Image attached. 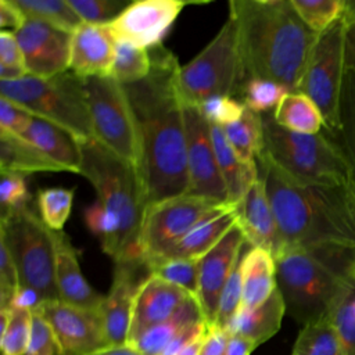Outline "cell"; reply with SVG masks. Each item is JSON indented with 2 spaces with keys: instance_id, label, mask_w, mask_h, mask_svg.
Listing matches in <instances>:
<instances>
[{
  "instance_id": "cell-1",
  "label": "cell",
  "mask_w": 355,
  "mask_h": 355,
  "mask_svg": "<svg viewBox=\"0 0 355 355\" xmlns=\"http://www.w3.org/2000/svg\"><path fill=\"white\" fill-rule=\"evenodd\" d=\"M151 72L123 85L140 144L139 176L146 205L187 194V136L179 92L180 64L162 44L150 50Z\"/></svg>"
},
{
  "instance_id": "cell-2",
  "label": "cell",
  "mask_w": 355,
  "mask_h": 355,
  "mask_svg": "<svg viewBox=\"0 0 355 355\" xmlns=\"http://www.w3.org/2000/svg\"><path fill=\"white\" fill-rule=\"evenodd\" d=\"M244 82L258 78L297 92L318 33L294 10L291 0H232Z\"/></svg>"
},
{
  "instance_id": "cell-3",
  "label": "cell",
  "mask_w": 355,
  "mask_h": 355,
  "mask_svg": "<svg viewBox=\"0 0 355 355\" xmlns=\"http://www.w3.org/2000/svg\"><path fill=\"white\" fill-rule=\"evenodd\" d=\"M259 176L287 248H340L355 252V191L348 186L300 184L262 157Z\"/></svg>"
},
{
  "instance_id": "cell-4",
  "label": "cell",
  "mask_w": 355,
  "mask_h": 355,
  "mask_svg": "<svg viewBox=\"0 0 355 355\" xmlns=\"http://www.w3.org/2000/svg\"><path fill=\"white\" fill-rule=\"evenodd\" d=\"M354 259V251L340 248L284 250L275 261L286 313L302 326L326 318L352 280Z\"/></svg>"
},
{
  "instance_id": "cell-5",
  "label": "cell",
  "mask_w": 355,
  "mask_h": 355,
  "mask_svg": "<svg viewBox=\"0 0 355 355\" xmlns=\"http://www.w3.org/2000/svg\"><path fill=\"white\" fill-rule=\"evenodd\" d=\"M80 150L79 175L87 179L97 200L118 222L114 262H143L139 239L147 205L137 169L96 139L80 140Z\"/></svg>"
},
{
  "instance_id": "cell-6",
  "label": "cell",
  "mask_w": 355,
  "mask_h": 355,
  "mask_svg": "<svg viewBox=\"0 0 355 355\" xmlns=\"http://www.w3.org/2000/svg\"><path fill=\"white\" fill-rule=\"evenodd\" d=\"M263 150L258 157L279 173L300 184L348 186L349 168L345 155L329 132L304 135L276 123L273 114L262 115Z\"/></svg>"
},
{
  "instance_id": "cell-7",
  "label": "cell",
  "mask_w": 355,
  "mask_h": 355,
  "mask_svg": "<svg viewBox=\"0 0 355 355\" xmlns=\"http://www.w3.org/2000/svg\"><path fill=\"white\" fill-rule=\"evenodd\" d=\"M0 97L18 104L33 116L60 125L79 140L96 139L83 79L72 71L47 79L26 75L17 80H0Z\"/></svg>"
},
{
  "instance_id": "cell-8",
  "label": "cell",
  "mask_w": 355,
  "mask_h": 355,
  "mask_svg": "<svg viewBox=\"0 0 355 355\" xmlns=\"http://www.w3.org/2000/svg\"><path fill=\"white\" fill-rule=\"evenodd\" d=\"M0 241L15 263L19 284L37 291L44 302L60 301L55 286V232L46 226L31 204L1 214Z\"/></svg>"
},
{
  "instance_id": "cell-9",
  "label": "cell",
  "mask_w": 355,
  "mask_h": 355,
  "mask_svg": "<svg viewBox=\"0 0 355 355\" xmlns=\"http://www.w3.org/2000/svg\"><path fill=\"white\" fill-rule=\"evenodd\" d=\"M179 92L184 104L198 107L216 96L239 98L244 83L236 21L229 17L216 36L179 71Z\"/></svg>"
},
{
  "instance_id": "cell-10",
  "label": "cell",
  "mask_w": 355,
  "mask_h": 355,
  "mask_svg": "<svg viewBox=\"0 0 355 355\" xmlns=\"http://www.w3.org/2000/svg\"><path fill=\"white\" fill-rule=\"evenodd\" d=\"M83 90L96 140L139 172L137 128L123 85L112 76H92L83 79Z\"/></svg>"
},
{
  "instance_id": "cell-11",
  "label": "cell",
  "mask_w": 355,
  "mask_h": 355,
  "mask_svg": "<svg viewBox=\"0 0 355 355\" xmlns=\"http://www.w3.org/2000/svg\"><path fill=\"white\" fill-rule=\"evenodd\" d=\"M347 29L348 21L344 14L319 33L297 90L318 105L324 121V130L329 133L338 129L341 87L347 68Z\"/></svg>"
},
{
  "instance_id": "cell-12",
  "label": "cell",
  "mask_w": 355,
  "mask_h": 355,
  "mask_svg": "<svg viewBox=\"0 0 355 355\" xmlns=\"http://www.w3.org/2000/svg\"><path fill=\"white\" fill-rule=\"evenodd\" d=\"M225 204L227 202L182 194L147 207L139 239L144 266L162 258L194 226Z\"/></svg>"
},
{
  "instance_id": "cell-13",
  "label": "cell",
  "mask_w": 355,
  "mask_h": 355,
  "mask_svg": "<svg viewBox=\"0 0 355 355\" xmlns=\"http://www.w3.org/2000/svg\"><path fill=\"white\" fill-rule=\"evenodd\" d=\"M35 312L49 323L57 355H92L110 347L101 312L76 308L61 301L44 302Z\"/></svg>"
},
{
  "instance_id": "cell-14",
  "label": "cell",
  "mask_w": 355,
  "mask_h": 355,
  "mask_svg": "<svg viewBox=\"0 0 355 355\" xmlns=\"http://www.w3.org/2000/svg\"><path fill=\"white\" fill-rule=\"evenodd\" d=\"M187 136V194L227 202V191L220 175L211 137V123L198 107L184 104Z\"/></svg>"
},
{
  "instance_id": "cell-15",
  "label": "cell",
  "mask_w": 355,
  "mask_h": 355,
  "mask_svg": "<svg viewBox=\"0 0 355 355\" xmlns=\"http://www.w3.org/2000/svg\"><path fill=\"white\" fill-rule=\"evenodd\" d=\"M186 4L179 0L133 1L107 26L115 40L151 50L162 44Z\"/></svg>"
},
{
  "instance_id": "cell-16",
  "label": "cell",
  "mask_w": 355,
  "mask_h": 355,
  "mask_svg": "<svg viewBox=\"0 0 355 355\" xmlns=\"http://www.w3.org/2000/svg\"><path fill=\"white\" fill-rule=\"evenodd\" d=\"M14 33L28 75L47 79L69 71L72 33L35 19H26Z\"/></svg>"
},
{
  "instance_id": "cell-17",
  "label": "cell",
  "mask_w": 355,
  "mask_h": 355,
  "mask_svg": "<svg viewBox=\"0 0 355 355\" xmlns=\"http://www.w3.org/2000/svg\"><path fill=\"white\" fill-rule=\"evenodd\" d=\"M147 276L148 270L143 262H114L111 287L101 306V318L110 347L128 344L135 298Z\"/></svg>"
},
{
  "instance_id": "cell-18",
  "label": "cell",
  "mask_w": 355,
  "mask_h": 355,
  "mask_svg": "<svg viewBox=\"0 0 355 355\" xmlns=\"http://www.w3.org/2000/svg\"><path fill=\"white\" fill-rule=\"evenodd\" d=\"M245 245L247 241L241 230L234 225L227 234L200 259L197 301L208 324L215 323L220 294Z\"/></svg>"
},
{
  "instance_id": "cell-19",
  "label": "cell",
  "mask_w": 355,
  "mask_h": 355,
  "mask_svg": "<svg viewBox=\"0 0 355 355\" xmlns=\"http://www.w3.org/2000/svg\"><path fill=\"white\" fill-rule=\"evenodd\" d=\"M236 225L248 245L263 248L275 258L286 250L265 189V182L261 176L248 189L240 202L236 204Z\"/></svg>"
},
{
  "instance_id": "cell-20",
  "label": "cell",
  "mask_w": 355,
  "mask_h": 355,
  "mask_svg": "<svg viewBox=\"0 0 355 355\" xmlns=\"http://www.w3.org/2000/svg\"><path fill=\"white\" fill-rule=\"evenodd\" d=\"M190 298L194 297L183 288L148 275L135 298L128 344L133 343L147 329L172 318Z\"/></svg>"
},
{
  "instance_id": "cell-21",
  "label": "cell",
  "mask_w": 355,
  "mask_h": 355,
  "mask_svg": "<svg viewBox=\"0 0 355 355\" xmlns=\"http://www.w3.org/2000/svg\"><path fill=\"white\" fill-rule=\"evenodd\" d=\"M115 55V39L108 26L82 24L71 37L69 71L86 79L110 76Z\"/></svg>"
},
{
  "instance_id": "cell-22",
  "label": "cell",
  "mask_w": 355,
  "mask_h": 355,
  "mask_svg": "<svg viewBox=\"0 0 355 355\" xmlns=\"http://www.w3.org/2000/svg\"><path fill=\"white\" fill-rule=\"evenodd\" d=\"M55 286L61 302L101 312L105 295L86 282L79 266L78 251L64 232H55Z\"/></svg>"
},
{
  "instance_id": "cell-23",
  "label": "cell",
  "mask_w": 355,
  "mask_h": 355,
  "mask_svg": "<svg viewBox=\"0 0 355 355\" xmlns=\"http://www.w3.org/2000/svg\"><path fill=\"white\" fill-rule=\"evenodd\" d=\"M22 137L60 165L64 172L79 173L82 164L80 140L69 130L33 116Z\"/></svg>"
},
{
  "instance_id": "cell-24",
  "label": "cell",
  "mask_w": 355,
  "mask_h": 355,
  "mask_svg": "<svg viewBox=\"0 0 355 355\" xmlns=\"http://www.w3.org/2000/svg\"><path fill=\"white\" fill-rule=\"evenodd\" d=\"M236 205L229 202L222 205L219 209H216L209 216L202 219L197 226H194L159 259H201L227 234V232L236 225Z\"/></svg>"
},
{
  "instance_id": "cell-25",
  "label": "cell",
  "mask_w": 355,
  "mask_h": 355,
  "mask_svg": "<svg viewBox=\"0 0 355 355\" xmlns=\"http://www.w3.org/2000/svg\"><path fill=\"white\" fill-rule=\"evenodd\" d=\"M241 288L243 309L259 306L276 291V261L269 251L247 247L241 263Z\"/></svg>"
},
{
  "instance_id": "cell-26",
  "label": "cell",
  "mask_w": 355,
  "mask_h": 355,
  "mask_svg": "<svg viewBox=\"0 0 355 355\" xmlns=\"http://www.w3.org/2000/svg\"><path fill=\"white\" fill-rule=\"evenodd\" d=\"M211 137L216 154L218 166L226 186L227 202L236 205L259 178L258 165L257 162H243L237 157L220 126L211 125Z\"/></svg>"
},
{
  "instance_id": "cell-27",
  "label": "cell",
  "mask_w": 355,
  "mask_h": 355,
  "mask_svg": "<svg viewBox=\"0 0 355 355\" xmlns=\"http://www.w3.org/2000/svg\"><path fill=\"white\" fill-rule=\"evenodd\" d=\"M284 313V301L280 291L276 288V291L259 306L252 309L240 308L226 329L232 334L243 336L257 345H261L279 331Z\"/></svg>"
},
{
  "instance_id": "cell-28",
  "label": "cell",
  "mask_w": 355,
  "mask_h": 355,
  "mask_svg": "<svg viewBox=\"0 0 355 355\" xmlns=\"http://www.w3.org/2000/svg\"><path fill=\"white\" fill-rule=\"evenodd\" d=\"M0 171L17 173L64 172L36 146L19 135L0 129Z\"/></svg>"
},
{
  "instance_id": "cell-29",
  "label": "cell",
  "mask_w": 355,
  "mask_h": 355,
  "mask_svg": "<svg viewBox=\"0 0 355 355\" xmlns=\"http://www.w3.org/2000/svg\"><path fill=\"white\" fill-rule=\"evenodd\" d=\"M202 320L205 318L198 301L190 298L172 318L147 329L130 345L141 355H161L176 336Z\"/></svg>"
},
{
  "instance_id": "cell-30",
  "label": "cell",
  "mask_w": 355,
  "mask_h": 355,
  "mask_svg": "<svg viewBox=\"0 0 355 355\" xmlns=\"http://www.w3.org/2000/svg\"><path fill=\"white\" fill-rule=\"evenodd\" d=\"M277 125L304 135H315L324 129V121L318 105L304 93H287L272 112Z\"/></svg>"
},
{
  "instance_id": "cell-31",
  "label": "cell",
  "mask_w": 355,
  "mask_h": 355,
  "mask_svg": "<svg viewBox=\"0 0 355 355\" xmlns=\"http://www.w3.org/2000/svg\"><path fill=\"white\" fill-rule=\"evenodd\" d=\"M330 135L336 139L345 155L349 168L351 187L355 191V69L348 65L341 87L338 129Z\"/></svg>"
},
{
  "instance_id": "cell-32",
  "label": "cell",
  "mask_w": 355,
  "mask_h": 355,
  "mask_svg": "<svg viewBox=\"0 0 355 355\" xmlns=\"http://www.w3.org/2000/svg\"><path fill=\"white\" fill-rule=\"evenodd\" d=\"M237 157L247 164L257 162L263 150L262 115L245 107L240 119L222 128Z\"/></svg>"
},
{
  "instance_id": "cell-33",
  "label": "cell",
  "mask_w": 355,
  "mask_h": 355,
  "mask_svg": "<svg viewBox=\"0 0 355 355\" xmlns=\"http://www.w3.org/2000/svg\"><path fill=\"white\" fill-rule=\"evenodd\" d=\"M291 355H347V352L336 326L326 316L301 327Z\"/></svg>"
},
{
  "instance_id": "cell-34",
  "label": "cell",
  "mask_w": 355,
  "mask_h": 355,
  "mask_svg": "<svg viewBox=\"0 0 355 355\" xmlns=\"http://www.w3.org/2000/svg\"><path fill=\"white\" fill-rule=\"evenodd\" d=\"M26 19H35L60 31L73 33L83 21L68 0H12Z\"/></svg>"
},
{
  "instance_id": "cell-35",
  "label": "cell",
  "mask_w": 355,
  "mask_h": 355,
  "mask_svg": "<svg viewBox=\"0 0 355 355\" xmlns=\"http://www.w3.org/2000/svg\"><path fill=\"white\" fill-rule=\"evenodd\" d=\"M33 312L28 309H0L1 355H25L32 336Z\"/></svg>"
},
{
  "instance_id": "cell-36",
  "label": "cell",
  "mask_w": 355,
  "mask_h": 355,
  "mask_svg": "<svg viewBox=\"0 0 355 355\" xmlns=\"http://www.w3.org/2000/svg\"><path fill=\"white\" fill-rule=\"evenodd\" d=\"M150 72V50L128 42L115 40V55L110 76H112L121 85H132L146 79Z\"/></svg>"
},
{
  "instance_id": "cell-37",
  "label": "cell",
  "mask_w": 355,
  "mask_h": 355,
  "mask_svg": "<svg viewBox=\"0 0 355 355\" xmlns=\"http://www.w3.org/2000/svg\"><path fill=\"white\" fill-rule=\"evenodd\" d=\"M198 263L200 259L166 258L146 265L148 275L172 283L197 300L198 295Z\"/></svg>"
},
{
  "instance_id": "cell-38",
  "label": "cell",
  "mask_w": 355,
  "mask_h": 355,
  "mask_svg": "<svg viewBox=\"0 0 355 355\" xmlns=\"http://www.w3.org/2000/svg\"><path fill=\"white\" fill-rule=\"evenodd\" d=\"M75 189L50 187L40 189L36 194L37 209L46 226L54 232H62L72 209Z\"/></svg>"
},
{
  "instance_id": "cell-39",
  "label": "cell",
  "mask_w": 355,
  "mask_h": 355,
  "mask_svg": "<svg viewBox=\"0 0 355 355\" xmlns=\"http://www.w3.org/2000/svg\"><path fill=\"white\" fill-rule=\"evenodd\" d=\"M287 93H290V90L280 83L252 78L243 83L239 93V100L248 110L263 115L273 112Z\"/></svg>"
},
{
  "instance_id": "cell-40",
  "label": "cell",
  "mask_w": 355,
  "mask_h": 355,
  "mask_svg": "<svg viewBox=\"0 0 355 355\" xmlns=\"http://www.w3.org/2000/svg\"><path fill=\"white\" fill-rule=\"evenodd\" d=\"M291 4L304 24L319 35L345 14L347 0H291Z\"/></svg>"
},
{
  "instance_id": "cell-41",
  "label": "cell",
  "mask_w": 355,
  "mask_h": 355,
  "mask_svg": "<svg viewBox=\"0 0 355 355\" xmlns=\"http://www.w3.org/2000/svg\"><path fill=\"white\" fill-rule=\"evenodd\" d=\"M327 318L336 326L347 355H355V282L354 279L334 302Z\"/></svg>"
},
{
  "instance_id": "cell-42",
  "label": "cell",
  "mask_w": 355,
  "mask_h": 355,
  "mask_svg": "<svg viewBox=\"0 0 355 355\" xmlns=\"http://www.w3.org/2000/svg\"><path fill=\"white\" fill-rule=\"evenodd\" d=\"M85 24L105 26L110 25L128 6L122 0H68Z\"/></svg>"
},
{
  "instance_id": "cell-43",
  "label": "cell",
  "mask_w": 355,
  "mask_h": 355,
  "mask_svg": "<svg viewBox=\"0 0 355 355\" xmlns=\"http://www.w3.org/2000/svg\"><path fill=\"white\" fill-rule=\"evenodd\" d=\"M247 247V245H245ZM243 255L244 250L229 277V280L225 284V288L220 294L219 298V305H218V312H216V319L215 323L219 327L226 329L229 323L234 319L237 312L241 308V263H243Z\"/></svg>"
},
{
  "instance_id": "cell-44",
  "label": "cell",
  "mask_w": 355,
  "mask_h": 355,
  "mask_svg": "<svg viewBox=\"0 0 355 355\" xmlns=\"http://www.w3.org/2000/svg\"><path fill=\"white\" fill-rule=\"evenodd\" d=\"M28 75L24 55L15 33L0 32V80H17Z\"/></svg>"
},
{
  "instance_id": "cell-45",
  "label": "cell",
  "mask_w": 355,
  "mask_h": 355,
  "mask_svg": "<svg viewBox=\"0 0 355 355\" xmlns=\"http://www.w3.org/2000/svg\"><path fill=\"white\" fill-rule=\"evenodd\" d=\"M198 110L211 125L223 128L240 119L245 105L236 97L216 96L201 103Z\"/></svg>"
},
{
  "instance_id": "cell-46",
  "label": "cell",
  "mask_w": 355,
  "mask_h": 355,
  "mask_svg": "<svg viewBox=\"0 0 355 355\" xmlns=\"http://www.w3.org/2000/svg\"><path fill=\"white\" fill-rule=\"evenodd\" d=\"M31 204V194L28 191L25 175L17 172H1L0 183V205L1 214L22 205Z\"/></svg>"
},
{
  "instance_id": "cell-47",
  "label": "cell",
  "mask_w": 355,
  "mask_h": 355,
  "mask_svg": "<svg viewBox=\"0 0 355 355\" xmlns=\"http://www.w3.org/2000/svg\"><path fill=\"white\" fill-rule=\"evenodd\" d=\"M19 287V276L15 263L7 247L0 241V309L11 308Z\"/></svg>"
},
{
  "instance_id": "cell-48",
  "label": "cell",
  "mask_w": 355,
  "mask_h": 355,
  "mask_svg": "<svg viewBox=\"0 0 355 355\" xmlns=\"http://www.w3.org/2000/svg\"><path fill=\"white\" fill-rule=\"evenodd\" d=\"M25 355H57L51 329L39 312H33L32 336Z\"/></svg>"
},
{
  "instance_id": "cell-49",
  "label": "cell",
  "mask_w": 355,
  "mask_h": 355,
  "mask_svg": "<svg viewBox=\"0 0 355 355\" xmlns=\"http://www.w3.org/2000/svg\"><path fill=\"white\" fill-rule=\"evenodd\" d=\"M33 115L18 104L0 97V129L22 136Z\"/></svg>"
},
{
  "instance_id": "cell-50",
  "label": "cell",
  "mask_w": 355,
  "mask_h": 355,
  "mask_svg": "<svg viewBox=\"0 0 355 355\" xmlns=\"http://www.w3.org/2000/svg\"><path fill=\"white\" fill-rule=\"evenodd\" d=\"M230 333L227 329L216 324H209L205 338L202 341L200 355H223Z\"/></svg>"
},
{
  "instance_id": "cell-51",
  "label": "cell",
  "mask_w": 355,
  "mask_h": 355,
  "mask_svg": "<svg viewBox=\"0 0 355 355\" xmlns=\"http://www.w3.org/2000/svg\"><path fill=\"white\" fill-rule=\"evenodd\" d=\"M26 18L12 0H0V26L3 31L8 28L11 32L18 31Z\"/></svg>"
},
{
  "instance_id": "cell-52",
  "label": "cell",
  "mask_w": 355,
  "mask_h": 355,
  "mask_svg": "<svg viewBox=\"0 0 355 355\" xmlns=\"http://www.w3.org/2000/svg\"><path fill=\"white\" fill-rule=\"evenodd\" d=\"M42 304H44V301L42 300V297L39 295L37 291L28 288V287H19V290L17 291L11 308H19V309H28V311H37Z\"/></svg>"
},
{
  "instance_id": "cell-53",
  "label": "cell",
  "mask_w": 355,
  "mask_h": 355,
  "mask_svg": "<svg viewBox=\"0 0 355 355\" xmlns=\"http://www.w3.org/2000/svg\"><path fill=\"white\" fill-rule=\"evenodd\" d=\"M257 347L258 345L254 341H251L243 336L230 333V337H229V341H227L223 355H251V352Z\"/></svg>"
},
{
  "instance_id": "cell-54",
  "label": "cell",
  "mask_w": 355,
  "mask_h": 355,
  "mask_svg": "<svg viewBox=\"0 0 355 355\" xmlns=\"http://www.w3.org/2000/svg\"><path fill=\"white\" fill-rule=\"evenodd\" d=\"M345 60H347V65L355 69V21H348Z\"/></svg>"
},
{
  "instance_id": "cell-55",
  "label": "cell",
  "mask_w": 355,
  "mask_h": 355,
  "mask_svg": "<svg viewBox=\"0 0 355 355\" xmlns=\"http://www.w3.org/2000/svg\"><path fill=\"white\" fill-rule=\"evenodd\" d=\"M92 355H141L133 345L122 344V345H111Z\"/></svg>"
},
{
  "instance_id": "cell-56",
  "label": "cell",
  "mask_w": 355,
  "mask_h": 355,
  "mask_svg": "<svg viewBox=\"0 0 355 355\" xmlns=\"http://www.w3.org/2000/svg\"><path fill=\"white\" fill-rule=\"evenodd\" d=\"M207 330H208V327H207L204 331H201L198 336H196L189 344H186V345L178 352V355H200L201 347H202V341H204L205 334H207Z\"/></svg>"
},
{
  "instance_id": "cell-57",
  "label": "cell",
  "mask_w": 355,
  "mask_h": 355,
  "mask_svg": "<svg viewBox=\"0 0 355 355\" xmlns=\"http://www.w3.org/2000/svg\"><path fill=\"white\" fill-rule=\"evenodd\" d=\"M345 18L348 21H355V1H347Z\"/></svg>"
},
{
  "instance_id": "cell-58",
  "label": "cell",
  "mask_w": 355,
  "mask_h": 355,
  "mask_svg": "<svg viewBox=\"0 0 355 355\" xmlns=\"http://www.w3.org/2000/svg\"><path fill=\"white\" fill-rule=\"evenodd\" d=\"M349 275H351V277H352L354 282H355V259H354V262H352V265H351V268H349Z\"/></svg>"
}]
</instances>
